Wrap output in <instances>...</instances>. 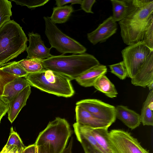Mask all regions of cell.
<instances>
[{
	"label": "cell",
	"mask_w": 153,
	"mask_h": 153,
	"mask_svg": "<svg viewBox=\"0 0 153 153\" xmlns=\"http://www.w3.org/2000/svg\"><path fill=\"white\" fill-rule=\"evenodd\" d=\"M88 127L104 153H114L108 139V128H92Z\"/></svg>",
	"instance_id": "cell-18"
},
{
	"label": "cell",
	"mask_w": 153,
	"mask_h": 153,
	"mask_svg": "<svg viewBox=\"0 0 153 153\" xmlns=\"http://www.w3.org/2000/svg\"><path fill=\"white\" fill-rule=\"evenodd\" d=\"M96 2L95 0H83L81 4V7L85 12L93 13L92 10V7Z\"/></svg>",
	"instance_id": "cell-32"
},
{
	"label": "cell",
	"mask_w": 153,
	"mask_h": 153,
	"mask_svg": "<svg viewBox=\"0 0 153 153\" xmlns=\"http://www.w3.org/2000/svg\"><path fill=\"white\" fill-rule=\"evenodd\" d=\"M108 139L114 153H150L127 131L112 130L108 133Z\"/></svg>",
	"instance_id": "cell-8"
},
{
	"label": "cell",
	"mask_w": 153,
	"mask_h": 153,
	"mask_svg": "<svg viewBox=\"0 0 153 153\" xmlns=\"http://www.w3.org/2000/svg\"><path fill=\"white\" fill-rule=\"evenodd\" d=\"M148 105L149 107L152 110H153V90L150 91L145 101Z\"/></svg>",
	"instance_id": "cell-36"
},
{
	"label": "cell",
	"mask_w": 153,
	"mask_h": 153,
	"mask_svg": "<svg viewBox=\"0 0 153 153\" xmlns=\"http://www.w3.org/2000/svg\"><path fill=\"white\" fill-rule=\"evenodd\" d=\"M44 68L75 79L90 68L100 64L93 55L83 53L69 56H53L43 60Z\"/></svg>",
	"instance_id": "cell-2"
},
{
	"label": "cell",
	"mask_w": 153,
	"mask_h": 153,
	"mask_svg": "<svg viewBox=\"0 0 153 153\" xmlns=\"http://www.w3.org/2000/svg\"><path fill=\"white\" fill-rule=\"evenodd\" d=\"M0 68L3 71L17 77H25L28 74L16 61L6 63Z\"/></svg>",
	"instance_id": "cell-23"
},
{
	"label": "cell",
	"mask_w": 153,
	"mask_h": 153,
	"mask_svg": "<svg viewBox=\"0 0 153 153\" xmlns=\"http://www.w3.org/2000/svg\"><path fill=\"white\" fill-rule=\"evenodd\" d=\"M149 88L150 90H153V82L150 83L147 86Z\"/></svg>",
	"instance_id": "cell-40"
},
{
	"label": "cell",
	"mask_w": 153,
	"mask_h": 153,
	"mask_svg": "<svg viewBox=\"0 0 153 153\" xmlns=\"http://www.w3.org/2000/svg\"><path fill=\"white\" fill-rule=\"evenodd\" d=\"M73 143V137L71 138L68 146L65 148L62 153H72V148Z\"/></svg>",
	"instance_id": "cell-39"
},
{
	"label": "cell",
	"mask_w": 153,
	"mask_h": 153,
	"mask_svg": "<svg viewBox=\"0 0 153 153\" xmlns=\"http://www.w3.org/2000/svg\"><path fill=\"white\" fill-rule=\"evenodd\" d=\"M17 77L3 71L0 68V97L2 94L6 85Z\"/></svg>",
	"instance_id": "cell-31"
},
{
	"label": "cell",
	"mask_w": 153,
	"mask_h": 153,
	"mask_svg": "<svg viewBox=\"0 0 153 153\" xmlns=\"http://www.w3.org/2000/svg\"><path fill=\"white\" fill-rule=\"evenodd\" d=\"M76 105L81 106L94 117L111 126L116 120L115 107L95 99L80 100Z\"/></svg>",
	"instance_id": "cell-9"
},
{
	"label": "cell",
	"mask_w": 153,
	"mask_h": 153,
	"mask_svg": "<svg viewBox=\"0 0 153 153\" xmlns=\"http://www.w3.org/2000/svg\"><path fill=\"white\" fill-rule=\"evenodd\" d=\"M152 53L153 50L142 41L128 45L123 50V61L128 72V77L132 78Z\"/></svg>",
	"instance_id": "cell-7"
},
{
	"label": "cell",
	"mask_w": 153,
	"mask_h": 153,
	"mask_svg": "<svg viewBox=\"0 0 153 153\" xmlns=\"http://www.w3.org/2000/svg\"><path fill=\"white\" fill-rule=\"evenodd\" d=\"M25 78L30 86L49 94L69 97L74 93L70 78L51 70L28 74Z\"/></svg>",
	"instance_id": "cell-4"
},
{
	"label": "cell",
	"mask_w": 153,
	"mask_h": 153,
	"mask_svg": "<svg viewBox=\"0 0 153 153\" xmlns=\"http://www.w3.org/2000/svg\"><path fill=\"white\" fill-rule=\"evenodd\" d=\"M42 60L36 58H26L18 62L28 74H30L39 72L45 69L42 64Z\"/></svg>",
	"instance_id": "cell-22"
},
{
	"label": "cell",
	"mask_w": 153,
	"mask_h": 153,
	"mask_svg": "<svg viewBox=\"0 0 153 153\" xmlns=\"http://www.w3.org/2000/svg\"><path fill=\"white\" fill-rule=\"evenodd\" d=\"M28 39L20 25L13 20L0 27V68L26 50Z\"/></svg>",
	"instance_id": "cell-3"
},
{
	"label": "cell",
	"mask_w": 153,
	"mask_h": 153,
	"mask_svg": "<svg viewBox=\"0 0 153 153\" xmlns=\"http://www.w3.org/2000/svg\"><path fill=\"white\" fill-rule=\"evenodd\" d=\"M36 146L34 143L26 147L24 153H36Z\"/></svg>",
	"instance_id": "cell-38"
},
{
	"label": "cell",
	"mask_w": 153,
	"mask_h": 153,
	"mask_svg": "<svg viewBox=\"0 0 153 153\" xmlns=\"http://www.w3.org/2000/svg\"><path fill=\"white\" fill-rule=\"evenodd\" d=\"M73 11L71 5L54 7L50 18L52 22L55 24H62L67 21Z\"/></svg>",
	"instance_id": "cell-20"
},
{
	"label": "cell",
	"mask_w": 153,
	"mask_h": 153,
	"mask_svg": "<svg viewBox=\"0 0 153 153\" xmlns=\"http://www.w3.org/2000/svg\"><path fill=\"white\" fill-rule=\"evenodd\" d=\"M141 122L144 126L153 125V112L145 102L143 104L140 115Z\"/></svg>",
	"instance_id": "cell-26"
},
{
	"label": "cell",
	"mask_w": 153,
	"mask_h": 153,
	"mask_svg": "<svg viewBox=\"0 0 153 153\" xmlns=\"http://www.w3.org/2000/svg\"><path fill=\"white\" fill-rule=\"evenodd\" d=\"M153 82V53L131 79V83L136 86L145 88Z\"/></svg>",
	"instance_id": "cell-12"
},
{
	"label": "cell",
	"mask_w": 153,
	"mask_h": 153,
	"mask_svg": "<svg viewBox=\"0 0 153 153\" xmlns=\"http://www.w3.org/2000/svg\"><path fill=\"white\" fill-rule=\"evenodd\" d=\"M117 29V24L112 16L104 20L94 31L87 34L88 39L93 45L105 42L115 34Z\"/></svg>",
	"instance_id": "cell-10"
},
{
	"label": "cell",
	"mask_w": 153,
	"mask_h": 153,
	"mask_svg": "<svg viewBox=\"0 0 153 153\" xmlns=\"http://www.w3.org/2000/svg\"><path fill=\"white\" fill-rule=\"evenodd\" d=\"M115 110L116 117L131 130L140 124V115L127 107L119 105L115 107Z\"/></svg>",
	"instance_id": "cell-15"
},
{
	"label": "cell",
	"mask_w": 153,
	"mask_h": 153,
	"mask_svg": "<svg viewBox=\"0 0 153 153\" xmlns=\"http://www.w3.org/2000/svg\"><path fill=\"white\" fill-rule=\"evenodd\" d=\"M37 153H50L49 146L47 145L36 146Z\"/></svg>",
	"instance_id": "cell-37"
},
{
	"label": "cell",
	"mask_w": 153,
	"mask_h": 153,
	"mask_svg": "<svg viewBox=\"0 0 153 153\" xmlns=\"http://www.w3.org/2000/svg\"><path fill=\"white\" fill-rule=\"evenodd\" d=\"M111 72L122 80L128 76V73L123 61L109 65Z\"/></svg>",
	"instance_id": "cell-27"
},
{
	"label": "cell",
	"mask_w": 153,
	"mask_h": 153,
	"mask_svg": "<svg viewBox=\"0 0 153 153\" xmlns=\"http://www.w3.org/2000/svg\"><path fill=\"white\" fill-rule=\"evenodd\" d=\"M23 150L19 149L16 147L7 149L3 147L0 153H22Z\"/></svg>",
	"instance_id": "cell-35"
},
{
	"label": "cell",
	"mask_w": 153,
	"mask_h": 153,
	"mask_svg": "<svg viewBox=\"0 0 153 153\" xmlns=\"http://www.w3.org/2000/svg\"><path fill=\"white\" fill-rule=\"evenodd\" d=\"M56 4L57 7L62 6L65 4L71 3V4H81L82 0H56Z\"/></svg>",
	"instance_id": "cell-34"
},
{
	"label": "cell",
	"mask_w": 153,
	"mask_h": 153,
	"mask_svg": "<svg viewBox=\"0 0 153 153\" xmlns=\"http://www.w3.org/2000/svg\"><path fill=\"white\" fill-rule=\"evenodd\" d=\"M31 92L30 86L25 88L9 104L8 118L11 123L16 119L22 109L26 105Z\"/></svg>",
	"instance_id": "cell-14"
},
{
	"label": "cell",
	"mask_w": 153,
	"mask_h": 153,
	"mask_svg": "<svg viewBox=\"0 0 153 153\" xmlns=\"http://www.w3.org/2000/svg\"><path fill=\"white\" fill-rule=\"evenodd\" d=\"M45 33L51 45L64 55L67 53H85L86 48L78 41L62 33L48 16H44Z\"/></svg>",
	"instance_id": "cell-6"
},
{
	"label": "cell",
	"mask_w": 153,
	"mask_h": 153,
	"mask_svg": "<svg viewBox=\"0 0 153 153\" xmlns=\"http://www.w3.org/2000/svg\"><path fill=\"white\" fill-rule=\"evenodd\" d=\"M112 6L113 20L116 22H120L125 17L128 9L126 0H111Z\"/></svg>",
	"instance_id": "cell-21"
},
{
	"label": "cell",
	"mask_w": 153,
	"mask_h": 153,
	"mask_svg": "<svg viewBox=\"0 0 153 153\" xmlns=\"http://www.w3.org/2000/svg\"><path fill=\"white\" fill-rule=\"evenodd\" d=\"M16 147L19 149L23 150L25 146L18 133L13 130L12 127L10 128V133L8 141L4 147L7 149L9 147Z\"/></svg>",
	"instance_id": "cell-25"
},
{
	"label": "cell",
	"mask_w": 153,
	"mask_h": 153,
	"mask_svg": "<svg viewBox=\"0 0 153 153\" xmlns=\"http://www.w3.org/2000/svg\"><path fill=\"white\" fill-rule=\"evenodd\" d=\"M30 85L25 77H18L9 82L4 87L1 97L6 104L10 102L25 88Z\"/></svg>",
	"instance_id": "cell-13"
},
{
	"label": "cell",
	"mask_w": 153,
	"mask_h": 153,
	"mask_svg": "<svg viewBox=\"0 0 153 153\" xmlns=\"http://www.w3.org/2000/svg\"><path fill=\"white\" fill-rule=\"evenodd\" d=\"M22 153H24V150H23V152Z\"/></svg>",
	"instance_id": "cell-42"
},
{
	"label": "cell",
	"mask_w": 153,
	"mask_h": 153,
	"mask_svg": "<svg viewBox=\"0 0 153 153\" xmlns=\"http://www.w3.org/2000/svg\"><path fill=\"white\" fill-rule=\"evenodd\" d=\"M107 72L106 66L100 64L88 70L75 80L81 86L85 87L93 86L97 80Z\"/></svg>",
	"instance_id": "cell-17"
},
{
	"label": "cell",
	"mask_w": 153,
	"mask_h": 153,
	"mask_svg": "<svg viewBox=\"0 0 153 153\" xmlns=\"http://www.w3.org/2000/svg\"><path fill=\"white\" fill-rule=\"evenodd\" d=\"M142 41L149 48L153 50V20L145 29Z\"/></svg>",
	"instance_id": "cell-29"
},
{
	"label": "cell",
	"mask_w": 153,
	"mask_h": 153,
	"mask_svg": "<svg viewBox=\"0 0 153 153\" xmlns=\"http://www.w3.org/2000/svg\"><path fill=\"white\" fill-rule=\"evenodd\" d=\"M77 140L81 143L85 153H103L90 143L85 139L79 136H76Z\"/></svg>",
	"instance_id": "cell-30"
},
{
	"label": "cell",
	"mask_w": 153,
	"mask_h": 153,
	"mask_svg": "<svg viewBox=\"0 0 153 153\" xmlns=\"http://www.w3.org/2000/svg\"><path fill=\"white\" fill-rule=\"evenodd\" d=\"M9 107V104L4 102L0 97V123L1 119L7 112Z\"/></svg>",
	"instance_id": "cell-33"
},
{
	"label": "cell",
	"mask_w": 153,
	"mask_h": 153,
	"mask_svg": "<svg viewBox=\"0 0 153 153\" xmlns=\"http://www.w3.org/2000/svg\"><path fill=\"white\" fill-rule=\"evenodd\" d=\"M126 1L127 13L118 23L123 41L128 46L142 41L145 29L153 20V0Z\"/></svg>",
	"instance_id": "cell-1"
},
{
	"label": "cell",
	"mask_w": 153,
	"mask_h": 153,
	"mask_svg": "<svg viewBox=\"0 0 153 153\" xmlns=\"http://www.w3.org/2000/svg\"><path fill=\"white\" fill-rule=\"evenodd\" d=\"M16 4L21 6H25L29 8H33L43 6L49 0H11Z\"/></svg>",
	"instance_id": "cell-28"
},
{
	"label": "cell",
	"mask_w": 153,
	"mask_h": 153,
	"mask_svg": "<svg viewBox=\"0 0 153 153\" xmlns=\"http://www.w3.org/2000/svg\"><path fill=\"white\" fill-rule=\"evenodd\" d=\"M29 45L26 50L27 59L36 58L42 60L48 58L53 55L50 53L51 48L46 47L40 35L33 32L28 34Z\"/></svg>",
	"instance_id": "cell-11"
},
{
	"label": "cell",
	"mask_w": 153,
	"mask_h": 153,
	"mask_svg": "<svg viewBox=\"0 0 153 153\" xmlns=\"http://www.w3.org/2000/svg\"><path fill=\"white\" fill-rule=\"evenodd\" d=\"M76 122L80 125L92 128L108 127L110 126L97 119L80 106L75 108Z\"/></svg>",
	"instance_id": "cell-16"
},
{
	"label": "cell",
	"mask_w": 153,
	"mask_h": 153,
	"mask_svg": "<svg viewBox=\"0 0 153 153\" xmlns=\"http://www.w3.org/2000/svg\"><path fill=\"white\" fill-rule=\"evenodd\" d=\"M36 153H37V146H36Z\"/></svg>",
	"instance_id": "cell-41"
},
{
	"label": "cell",
	"mask_w": 153,
	"mask_h": 153,
	"mask_svg": "<svg viewBox=\"0 0 153 153\" xmlns=\"http://www.w3.org/2000/svg\"><path fill=\"white\" fill-rule=\"evenodd\" d=\"M93 86L110 98L116 97L118 94L114 85L105 75L100 77L95 82Z\"/></svg>",
	"instance_id": "cell-19"
},
{
	"label": "cell",
	"mask_w": 153,
	"mask_h": 153,
	"mask_svg": "<svg viewBox=\"0 0 153 153\" xmlns=\"http://www.w3.org/2000/svg\"><path fill=\"white\" fill-rule=\"evenodd\" d=\"M72 131L68 121L58 117L50 122L39 134L34 144L36 146L47 145L50 153H62L66 148Z\"/></svg>",
	"instance_id": "cell-5"
},
{
	"label": "cell",
	"mask_w": 153,
	"mask_h": 153,
	"mask_svg": "<svg viewBox=\"0 0 153 153\" xmlns=\"http://www.w3.org/2000/svg\"><path fill=\"white\" fill-rule=\"evenodd\" d=\"M12 5L7 0H0V27L6 22L10 21L12 15Z\"/></svg>",
	"instance_id": "cell-24"
}]
</instances>
